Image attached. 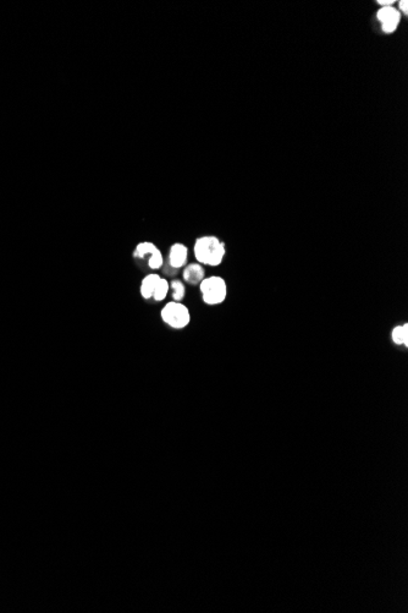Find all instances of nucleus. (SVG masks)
I'll list each match as a JSON object with an SVG mask.
<instances>
[{"instance_id":"nucleus-1","label":"nucleus","mask_w":408,"mask_h":613,"mask_svg":"<svg viewBox=\"0 0 408 613\" xmlns=\"http://www.w3.org/2000/svg\"><path fill=\"white\" fill-rule=\"evenodd\" d=\"M193 255L202 266L218 267L226 256V245L215 235H203L194 241Z\"/></svg>"},{"instance_id":"nucleus-2","label":"nucleus","mask_w":408,"mask_h":613,"mask_svg":"<svg viewBox=\"0 0 408 613\" xmlns=\"http://www.w3.org/2000/svg\"><path fill=\"white\" fill-rule=\"evenodd\" d=\"M132 257L141 266L147 267L149 271L155 272L163 268L165 263L163 252L152 241H141L135 246Z\"/></svg>"},{"instance_id":"nucleus-3","label":"nucleus","mask_w":408,"mask_h":613,"mask_svg":"<svg viewBox=\"0 0 408 613\" xmlns=\"http://www.w3.org/2000/svg\"><path fill=\"white\" fill-rule=\"evenodd\" d=\"M199 290L203 301L210 306L222 304L227 296L226 282L220 276L205 277L199 284Z\"/></svg>"},{"instance_id":"nucleus-4","label":"nucleus","mask_w":408,"mask_h":613,"mask_svg":"<svg viewBox=\"0 0 408 613\" xmlns=\"http://www.w3.org/2000/svg\"><path fill=\"white\" fill-rule=\"evenodd\" d=\"M160 316H162V320L164 321V323H166L167 326L176 329L185 328V327L189 326L190 321H191L190 310L182 302L176 301L167 302L163 307L162 312H160Z\"/></svg>"},{"instance_id":"nucleus-5","label":"nucleus","mask_w":408,"mask_h":613,"mask_svg":"<svg viewBox=\"0 0 408 613\" xmlns=\"http://www.w3.org/2000/svg\"><path fill=\"white\" fill-rule=\"evenodd\" d=\"M375 19L379 24L380 29L385 34H392L399 29L402 21V15L395 6L379 7L375 12Z\"/></svg>"},{"instance_id":"nucleus-6","label":"nucleus","mask_w":408,"mask_h":613,"mask_svg":"<svg viewBox=\"0 0 408 613\" xmlns=\"http://www.w3.org/2000/svg\"><path fill=\"white\" fill-rule=\"evenodd\" d=\"M187 261H189V247L182 242H175L170 246L167 262L163 266V268H165V272L171 271L170 274L177 273L180 269L186 266Z\"/></svg>"},{"instance_id":"nucleus-7","label":"nucleus","mask_w":408,"mask_h":613,"mask_svg":"<svg viewBox=\"0 0 408 613\" xmlns=\"http://www.w3.org/2000/svg\"><path fill=\"white\" fill-rule=\"evenodd\" d=\"M182 278L190 285H199L205 278L204 266H202L198 262L186 264L182 268Z\"/></svg>"},{"instance_id":"nucleus-8","label":"nucleus","mask_w":408,"mask_h":613,"mask_svg":"<svg viewBox=\"0 0 408 613\" xmlns=\"http://www.w3.org/2000/svg\"><path fill=\"white\" fill-rule=\"evenodd\" d=\"M160 279H162V276L157 273H149L142 279L141 282V288H139V292H141L142 297L144 300H151L153 297L155 289H157L158 284H159Z\"/></svg>"},{"instance_id":"nucleus-9","label":"nucleus","mask_w":408,"mask_h":613,"mask_svg":"<svg viewBox=\"0 0 408 613\" xmlns=\"http://www.w3.org/2000/svg\"><path fill=\"white\" fill-rule=\"evenodd\" d=\"M170 290H171L172 301L181 302L186 295V287L180 279H174L170 282Z\"/></svg>"},{"instance_id":"nucleus-10","label":"nucleus","mask_w":408,"mask_h":613,"mask_svg":"<svg viewBox=\"0 0 408 613\" xmlns=\"http://www.w3.org/2000/svg\"><path fill=\"white\" fill-rule=\"evenodd\" d=\"M394 343L399 345H408V324L404 323L402 326L395 327L391 333Z\"/></svg>"},{"instance_id":"nucleus-11","label":"nucleus","mask_w":408,"mask_h":613,"mask_svg":"<svg viewBox=\"0 0 408 613\" xmlns=\"http://www.w3.org/2000/svg\"><path fill=\"white\" fill-rule=\"evenodd\" d=\"M170 292L169 280H167L166 278H163L162 277V279H160L159 284H158V287H157V289H155L154 295L152 299H153L154 301H163V300L166 297L167 292Z\"/></svg>"},{"instance_id":"nucleus-12","label":"nucleus","mask_w":408,"mask_h":613,"mask_svg":"<svg viewBox=\"0 0 408 613\" xmlns=\"http://www.w3.org/2000/svg\"><path fill=\"white\" fill-rule=\"evenodd\" d=\"M397 2V10L400 11V14L402 16H407L408 15V1L407 0H400Z\"/></svg>"},{"instance_id":"nucleus-13","label":"nucleus","mask_w":408,"mask_h":613,"mask_svg":"<svg viewBox=\"0 0 408 613\" xmlns=\"http://www.w3.org/2000/svg\"><path fill=\"white\" fill-rule=\"evenodd\" d=\"M375 4L378 5L379 7H384V6H394L396 4V0H377Z\"/></svg>"}]
</instances>
